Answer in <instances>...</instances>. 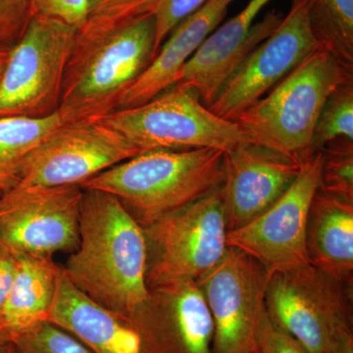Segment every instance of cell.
Here are the masks:
<instances>
[{
	"instance_id": "obj_5",
	"label": "cell",
	"mask_w": 353,
	"mask_h": 353,
	"mask_svg": "<svg viewBox=\"0 0 353 353\" xmlns=\"http://www.w3.org/2000/svg\"><path fill=\"white\" fill-rule=\"evenodd\" d=\"M143 231L150 290L181 281L197 282L227 252L225 183L194 203L163 216Z\"/></svg>"
},
{
	"instance_id": "obj_21",
	"label": "cell",
	"mask_w": 353,
	"mask_h": 353,
	"mask_svg": "<svg viewBox=\"0 0 353 353\" xmlns=\"http://www.w3.org/2000/svg\"><path fill=\"white\" fill-rule=\"evenodd\" d=\"M63 123L58 112L44 118L0 117V194L17 185L26 157Z\"/></svg>"
},
{
	"instance_id": "obj_27",
	"label": "cell",
	"mask_w": 353,
	"mask_h": 353,
	"mask_svg": "<svg viewBox=\"0 0 353 353\" xmlns=\"http://www.w3.org/2000/svg\"><path fill=\"white\" fill-rule=\"evenodd\" d=\"M34 17L30 0H0V46L12 50Z\"/></svg>"
},
{
	"instance_id": "obj_3",
	"label": "cell",
	"mask_w": 353,
	"mask_h": 353,
	"mask_svg": "<svg viewBox=\"0 0 353 353\" xmlns=\"http://www.w3.org/2000/svg\"><path fill=\"white\" fill-rule=\"evenodd\" d=\"M222 150H154L111 167L80 185L115 196L139 226L194 203L226 183Z\"/></svg>"
},
{
	"instance_id": "obj_15",
	"label": "cell",
	"mask_w": 353,
	"mask_h": 353,
	"mask_svg": "<svg viewBox=\"0 0 353 353\" xmlns=\"http://www.w3.org/2000/svg\"><path fill=\"white\" fill-rule=\"evenodd\" d=\"M270 1L250 0L240 13L215 29L183 66L174 85L192 92L208 108L228 77L282 21L279 14L270 12L253 24Z\"/></svg>"
},
{
	"instance_id": "obj_24",
	"label": "cell",
	"mask_w": 353,
	"mask_h": 353,
	"mask_svg": "<svg viewBox=\"0 0 353 353\" xmlns=\"http://www.w3.org/2000/svg\"><path fill=\"white\" fill-rule=\"evenodd\" d=\"M158 1L159 0H87L88 19L81 30L108 29L145 14L154 13Z\"/></svg>"
},
{
	"instance_id": "obj_9",
	"label": "cell",
	"mask_w": 353,
	"mask_h": 353,
	"mask_svg": "<svg viewBox=\"0 0 353 353\" xmlns=\"http://www.w3.org/2000/svg\"><path fill=\"white\" fill-rule=\"evenodd\" d=\"M320 46L311 21V0H292L289 14L221 85L209 110L234 122Z\"/></svg>"
},
{
	"instance_id": "obj_29",
	"label": "cell",
	"mask_w": 353,
	"mask_h": 353,
	"mask_svg": "<svg viewBox=\"0 0 353 353\" xmlns=\"http://www.w3.org/2000/svg\"><path fill=\"white\" fill-rule=\"evenodd\" d=\"M208 0H159L154 10L157 53L172 30Z\"/></svg>"
},
{
	"instance_id": "obj_14",
	"label": "cell",
	"mask_w": 353,
	"mask_h": 353,
	"mask_svg": "<svg viewBox=\"0 0 353 353\" xmlns=\"http://www.w3.org/2000/svg\"><path fill=\"white\" fill-rule=\"evenodd\" d=\"M132 322L143 353H213L212 317L196 281L150 290V301Z\"/></svg>"
},
{
	"instance_id": "obj_34",
	"label": "cell",
	"mask_w": 353,
	"mask_h": 353,
	"mask_svg": "<svg viewBox=\"0 0 353 353\" xmlns=\"http://www.w3.org/2000/svg\"><path fill=\"white\" fill-rule=\"evenodd\" d=\"M7 341H11V340L9 339V336H7L6 332L0 328V345H2V343H6Z\"/></svg>"
},
{
	"instance_id": "obj_32",
	"label": "cell",
	"mask_w": 353,
	"mask_h": 353,
	"mask_svg": "<svg viewBox=\"0 0 353 353\" xmlns=\"http://www.w3.org/2000/svg\"><path fill=\"white\" fill-rule=\"evenodd\" d=\"M11 50L0 46V78L3 74L6 69L7 62H8L9 57H10Z\"/></svg>"
},
{
	"instance_id": "obj_1",
	"label": "cell",
	"mask_w": 353,
	"mask_h": 353,
	"mask_svg": "<svg viewBox=\"0 0 353 353\" xmlns=\"http://www.w3.org/2000/svg\"><path fill=\"white\" fill-rule=\"evenodd\" d=\"M143 228L115 196L83 190L79 243L63 268L81 292L132 320L150 299Z\"/></svg>"
},
{
	"instance_id": "obj_7",
	"label": "cell",
	"mask_w": 353,
	"mask_h": 353,
	"mask_svg": "<svg viewBox=\"0 0 353 353\" xmlns=\"http://www.w3.org/2000/svg\"><path fill=\"white\" fill-rule=\"evenodd\" d=\"M352 287L311 264L269 275L266 312L307 353H333L352 331Z\"/></svg>"
},
{
	"instance_id": "obj_28",
	"label": "cell",
	"mask_w": 353,
	"mask_h": 353,
	"mask_svg": "<svg viewBox=\"0 0 353 353\" xmlns=\"http://www.w3.org/2000/svg\"><path fill=\"white\" fill-rule=\"evenodd\" d=\"M34 15L50 18L81 30L88 19L87 0H30Z\"/></svg>"
},
{
	"instance_id": "obj_11",
	"label": "cell",
	"mask_w": 353,
	"mask_h": 353,
	"mask_svg": "<svg viewBox=\"0 0 353 353\" xmlns=\"http://www.w3.org/2000/svg\"><path fill=\"white\" fill-rule=\"evenodd\" d=\"M324 153H311L289 190L265 212L227 233L228 248L250 255L269 275L309 263L306 226L321 176Z\"/></svg>"
},
{
	"instance_id": "obj_26",
	"label": "cell",
	"mask_w": 353,
	"mask_h": 353,
	"mask_svg": "<svg viewBox=\"0 0 353 353\" xmlns=\"http://www.w3.org/2000/svg\"><path fill=\"white\" fill-rule=\"evenodd\" d=\"M20 353H94L75 336L48 321L12 341Z\"/></svg>"
},
{
	"instance_id": "obj_22",
	"label": "cell",
	"mask_w": 353,
	"mask_h": 353,
	"mask_svg": "<svg viewBox=\"0 0 353 353\" xmlns=\"http://www.w3.org/2000/svg\"><path fill=\"white\" fill-rule=\"evenodd\" d=\"M311 21L323 46L353 66V0H311Z\"/></svg>"
},
{
	"instance_id": "obj_6",
	"label": "cell",
	"mask_w": 353,
	"mask_h": 353,
	"mask_svg": "<svg viewBox=\"0 0 353 353\" xmlns=\"http://www.w3.org/2000/svg\"><path fill=\"white\" fill-rule=\"evenodd\" d=\"M99 121L141 152L211 148L228 153L252 143L236 123L218 117L192 92L175 85L145 103L117 109Z\"/></svg>"
},
{
	"instance_id": "obj_4",
	"label": "cell",
	"mask_w": 353,
	"mask_h": 353,
	"mask_svg": "<svg viewBox=\"0 0 353 353\" xmlns=\"http://www.w3.org/2000/svg\"><path fill=\"white\" fill-rule=\"evenodd\" d=\"M352 79V68L320 46L234 122L252 143L303 161L316 123L334 90Z\"/></svg>"
},
{
	"instance_id": "obj_25",
	"label": "cell",
	"mask_w": 353,
	"mask_h": 353,
	"mask_svg": "<svg viewBox=\"0 0 353 353\" xmlns=\"http://www.w3.org/2000/svg\"><path fill=\"white\" fill-rule=\"evenodd\" d=\"M324 153L319 189L353 199V141L332 143Z\"/></svg>"
},
{
	"instance_id": "obj_30",
	"label": "cell",
	"mask_w": 353,
	"mask_h": 353,
	"mask_svg": "<svg viewBox=\"0 0 353 353\" xmlns=\"http://www.w3.org/2000/svg\"><path fill=\"white\" fill-rule=\"evenodd\" d=\"M248 353H307L294 339L265 318Z\"/></svg>"
},
{
	"instance_id": "obj_23",
	"label": "cell",
	"mask_w": 353,
	"mask_h": 353,
	"mask_svg": "<svg viewBox=\"0 0 353 353\" xmlns=\"http://www.w3.org/2000/svg\"><path fill=\"white\" fill-rule=\"evenodd\" d=\"M353 141V80L334 90L323 108L311 143L310 154L338 141Z\"/></svg>"
},
{
	"instance_id": "obj_13",
	"label": "cell",
	"mask_w": 353,
	"mask_h": 353,
	"mask_svg": "<svg viewBox=\"0 0 353 353\" xmlns=\"http://www.w3.org/2000/svg\"><path fill=\"white\" fill-rule=\"evenodd\" d=\"M269 274L238 248L197 281L212 317L213 353H248L266 318Z\"/></svg>"
},
{
	"instance_id": "obj_31",
	"label": "cell",
	"mask_w": 353,
	"mask_h": 353,
	"mask_svg": "<svg viewBox=\"0 0 353 353\" xmlns=\"http://www.w3.org/2000/svg\"><path fill=\"white\" fill-rule=\"evenodd\" d=\"M16 264H17L16 252L4 243H0V314L12 285Z\"/></svg>"
},
{
	"instance_id": "obj_2",
	"label": "cell",
	"mask_w": 353,
	"mask_h": 353,
	"mask_svg": "<svg viewBox=\"0 0 353 353\" xmlns=\"http://www.w3.org/2000/svg\"><path fill=\"white\" fill-rule=\"evenodd\" d=\"M155 55L154 13L108 29L78 31L57 111L62 121L99 120L113 112Z\"/></svg>"
},
{
	"instance_id": "obj_8",
	"label": "cell",
	"mask_w": 353,
	"mask_h": 353,
	"mask_svg": "<svg viewBox=\"0 0 353 353\" xmlns=\"http://www.w3.org/2000/svg\"><path fill=\"white\" fill-rule=\"evenodd\" d=\"M77 34L60 21L32 17L0 78V117L44 118L57 112Z\"/></svg>"
},
{
	"instance_id": "obj_17",
	"label": "cell",
	"mask_w": 353,
	"mask_h": 353,
	"mask_svg": "<svg viewBox=\"0 0 353 353\" xmlns=\"http://www.w3.org/2000/svg\"><path fill=\"white\" fill-rule=\"evenodd\" d=\"M48 321L94 353H143V339L131 320L81 292L62 267Z\"/></svg>"
},
{
	"instance_id": "obj_10",
	"label": "cell",
	"mask_w": 353,
	"mask_h": 353,
	"mask_svg": "<svg viewBox=\"0 0 353 353\" xmlns=\"http://www.w3.org/2000/svg\"><path fill=\"white\" fill-rule=\"evenodd\" d=\"M141 152L101 121L63 123L26 157L17 185H81Z\"/></svg>"
},
{
	"instance_id": "obj_12",
	"label": "cell",
	"mask_w": 353,
	"mask_h": 353,
	"mask_svg": "<svg viewBox=\"0 0 353 353\" xmlns=\"http://www.w3.org/2000/svg\"><path fill=\"white\" fill-rule=\"evenodd\" d=\"M80 185H14L0 194V243L15 252L50 256L79 243Z\"/></svg>"
},
{
	"instance_id": "obj_18",
	"label": "cell",
	"mask_w": 353,
	"mask_h": 353,
	"mask_svg": "<svg viewBox=\"0 0 353 353\" xmlns=\"http://www.w3.org/2000/svg\"><path fill=\"white\" fill-rule=\"evenodd\" d=\"M234 1L208 0L181 21L162 43L148 68L123 94L117 109L141 105L173 87L183 66L217 29Z\"/></svg>"
},
{
	"instance_id": "obj_16",
	"label": "cell",
	"mask_w": 353,
	"mask_h": 353,
	"mask_svg": "<svg viewBox=\"0 0 353 353\" xmlns=\"http://www.w3.org/2000/svg\"><path fill=\"white\" fill-rule=\"evenodd\" d=\"M226 154L228 231L248 224L271 208L303 166L296 158L252 143Z\"/></svg>"
},
{
	"instance_id": "obj_33",
	"label": "cell",
	"mask_w": 353,
	"mask_h": 353,
	"mask_svg": "<svg viewBox=\"0 0 353 353\" xmlns=\"http://www.w3.org/2000/svg\"><path fill=\"white\" fill-rule=\"evenodd\" d=\"M0 353H20L13 341H7L0 345Z\"/></svg>"
},
{
	"instance_id": "obj_20",
	"label": "cell",
	"mask_w": 353,
	"mask_h": 353,
	"mask_svg": "<svg viewBox=\"0 0 353 353\" xmlns=\"http://www.w3.org/2000/svg\"><path fill=\"white\" fill-rule=\"evenodd\" d=\"M16 255L12 285L0 314V326L11 341L48 321L61 269L50 256Z\"/></svg>"
},
{
	"instance_id": "obj_19",
	"label": "cell",
	"mask_w": 353,
	"mask_h": 353,
	"mask_svg": "<svg viewBox=\"0 0 353 353\" xmlns=\"http://www.w3.org/2000/svg\"><path fill=\"white\" fill-rule=\"evenodd\" d=\"M309 263L353 285V199L318 188L306 226Z\"/></svg>"
}]
</instances>
